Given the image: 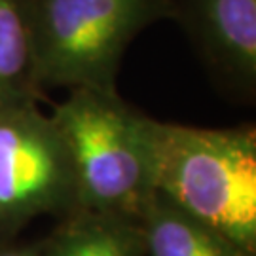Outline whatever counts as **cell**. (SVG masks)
I'll return each instance as SVG.
<instances>
[{
  "instance_id": "obj_1",
  "label": "cell",
  "mask_w": 256,
  "mask_h": 256,
  "mask_svg": "<svg viewBox=\"0 0 256 256\" xmlns=\"http://www.w3.org/2000/svg\"><path fill=\"white\" fill-rule=\"evenodd\" d=\"M152 192L256 254V131L144 116Z\"/></svg>"
},
{
  "instance_id": "obj_2",
  "label": "cell",
  "mask_w": 256,
  "mask_h": 256,
  "mask_svg": "<svg viewBox=\"0 0 256 256\" xmlns=\"http://www.w3.org/2000/svg\"><path fill=\"white\" fill-rule=\"evenodd\" d=\"M144 116L116 90L74 88L52 114L70 162L74 212L138 222L152 196Z\"/></svg>"
},
{
  "instance_id": "obj_3",
  "label": "cell",
  "mask_w": 256,
  "mask_h": 256,
  "mask_svg": "<svg viewBox=\"0 0 256 256\" xmlns=\"http://www.w3.org/2000/svg\"><path fill=\"white\" fill-rule=\"evenodd\" d=\"M38 88L116 90L129 44L169 19L167 0H27Z\"/></svg>"
},
{
  "instance_id": "obj_4",
  "label": "cell",
  "mask_w": 256,
  "mask_h": 256,
  "mask_svg": "<svg viewBox=\"0 0 256 256\" xmlns=\"http://www.w3.org/2000/svg\"><path fill=\"white\" fill-rule=\"evenodd\" d=\"M59 210H76V192L54 120L36 101L0 104V234Z\"/></svg>"
},
{
  "instance_id": "obj_5",
  "label": "cell",
  "mask_w": 256,
  "mask_h": 256,
  "mask_svg": "<svg viewBox=\"0 0 256 256\" xmlns=\"http://www.w3.org/2000/svg\"><path fill=\"white\" fill-rule=\"evenodd\" d=\"M214 82L234 99L256 93V0H167Z\"/></svg>"
},
{
  "instance_id": "obj_6",
  "label": "cell",
  "mask_w": 256,
  "mask_h": 256,
  "mask_svg": "<svg viewBox=\"0 0 256 256\" xmlns=\"http://www.w3.org/2000/svg\"><path fill=\"white\" fill-rule=\"evenodd\" d=\"M138 228L146 256H256L156 192L138 218Z\"/></svg>"
},
{
  "instance_id": "obj_7",
  "label": "cell",
  "mask_w": 256,
  "mask_h": 256,
  "mask_svg": "<svg viewBox=\"0 0 256 256\" xmlns=\"http://www.w3.org/2000/svg\"><path fill=\"white\" fill-rule=\"evenodd\" d=\"M138 222L112 214L72 212L66 224L40 245V256H142Z\"/></svg>"
},
{
  "instance_id": "obj_8",
  "label": "cell",
  "mask_w": 256,
  "mask_h": 256,
  "mask_svg": "<svg viewBox=\"0 0 256 256\" xmlns=\"http://www.w3.org/2000/svg\"><path fill=\"white\" fill-rule=\"evenodd\" d=\"M27 0H0V104L38 101Z\"/></svg>"
},
{
  "instance_id": "obj_9",
  "label": "cell",
  "mask_w": 256,
  "mask_h": 256,
  "mask_svg": "<svg viewBox=\"0 0 256 256\" xmlns=\"http://www.w3.org/2000/svg\"><path fill=\"white\" fill-rule=\"evenodd\" d=\"M0 256H40V245H10L0 247Z\"/></svg>"
}]
</instances>
